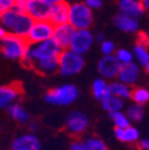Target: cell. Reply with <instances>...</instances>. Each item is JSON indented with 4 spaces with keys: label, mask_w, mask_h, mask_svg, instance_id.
Instances as JSON below:
<instances>
[{
    "label": "cell",
    "mask_w": 149,
    "mask_h": 150,
    "mask_svg": "<svg viewBox=\"0 0 149 150\" xmlns=\"http://www.w3.org/2000/svg\"><path fill=\"white\" fill-rule=\"evenodd\" d=\"M61 51L62 49L54 40L30 44L23 61L42 74H53L59 71V59Z\"/></svg>",
    "instance_id": "obj_1"
},
{
    "label": "cell",
    "mask_w": 149,
    "mask_h": 150,
    "mask_svg": "<svg viewBox=\"0 0 149 150\" xmlns=\"http://www.w3.org/2000/svg\"><path fill=\"white\" fill-rule=\"evenodd\" d=\"M33 19L25 12L17 8L0 13V23L3 24L7 33L16 35L26 38L30 29L33 24Z\"/></svg>",
    "instance_id": "obj_2"
},
{
    "label": "cell",
    "mask_w": 149,
    "mask_h": 150,
    "mask_svg": "<svg viewBox=\"0 0 149 150\" xmlns=\"http://www.w3.org/2000/svg\"><path fill=\"white\" fill-rule=\"evenodd\" d=\"M30 47V43L24 37L7 33L0 41V51L9 60H24V56Z\"/></svg>",
    "instance_id": "obj_3"
},
{
    "label": "cell",
    "mask_w": 149,
    "mask_h": 150,
    "mask_svg": "<svg viewBox=\"0 0 149 150\" xmlns=\"http://www.w3.org/2000/svg\"><path fill=\"white\" fill-rule=\"evenodd\" d=\"M79 98V88L73 83H65L62 86L50 89L45 94V101L53 106H69Z\"/></svg>",
    "instance_id": "obj_4"
},
{
    "label": "cell",
    "mask_w": 149,
    "mask_h": 150,
    "mask_svg": "<svg viewBox=\"0 0 149 150\" xmlns=\"http://www.w3.org/2000/svg\"><path fill=\"white\" fill-rule=\"evenodd\" d=\"M85 67L84 55H80L72 49H65L60 54L59 73L63 76H74Z\"/></svg>",
    "instance_id": "obj_5"
},
{
    "label": "cell",
    "mask_w": 149,
    "mask_h": 150,
    "mask_svg": "<svg viewBox=\"0 0 149 150\" xmlns=\"http://www.w3.org/2000/svg\"><path fill=\"white\" fill-rule=\"evenodd\" d=\"M75 30L89 29L93 23L92 10L85 3H74L69 7V22Z\"/></svg>",
    "instance_id": "obj_6"
},
{
    "label": "cell",
    "mask_w": 149,
    "mask_h": 150,
    "mask_svg": "<svg viewBox=\"0 0 149 150\" xmlns=\"http://www.w3.org/2000/svg\"><path fill=\"white\" fill-rule=\"evenodd\" d=\"M54 29L55 26L49 21H35L26 40L30 44H37L53 40Z\"/></svg>",
    "instance_id": "obj_7"
},
{
    "label": "cell",
    "mask_w": 149,
    "mask_h": 150,
    "mask_svg": "<svg viewBox=\"0 0 149 150\" xmlns=\"http://www.w3.org/2000/svg\"><path fill=\"white\" fill-rule=\"evenodd\" d=\"M89 124L88 116L82 111H72L66 118L65 125L69 134L72 135H81L87 130Z\"/></svg>",
    "instance_id": "obj_8"
},
{
    "label": "cell",
    "mask_w": 149,
    "mask_h": 150,
    "mask_svg": "<svg viewBox=\"0 0 149 150\" xmlns=\"http://www.w3.org/2000/svg\"><path fill=\"white\" fill-rule=\"evenodd\" d=\"M94 41H96V37L89 29L77 30L75 35L73 37V41H72L69 49H72L73 51H75L80 55H85L86 52L89 51Z\"/></svg>",
    "instance_id": "obj_9"
},
{
    "label": "cell",
    "mask_w": 149,
    "mask_h": 150,
    "mask_svg": "<svg viewBox=\"0 0 149 150\" xmlns=\"http://www.w3.org/2000/svg\"><path fill=\"white\" fill-rule=\"evenodd\" d=\"M119 68H121V63L115 55H103V57L99 60L97 66L100 78H104L105 80L117 79Z\"/></svg>",
    "instance_id": "obj_10"
},
{
    "label": "cell",
    "mask_w": 149,
    "mask_h": 150,
    "mask_svg": "<svg viewBox=\"0 0 149 150\" xmlns=\"http://www.w3.org/2000/svg\"><path fill=\"white\" fill-rule=\"evenodd\" d=\"M141 78V66L137 62H131L126 64H121L117 80L129 85V86H135Z\"/></svg>",
    "instance_id": "obj_11"
},
{
    "label": "cell",
    "mask_w": 149,
    "mask_h": 150,
    "mask_svg": "<svg viewBox=\"0 0 149 150\" xmlns=\"http://www.w3.org/2000/svg\"><path fill=\"white\" fill-rule=\"evenodd\" d=\"M75 29H74L69 23L62 24L59 26H55L54 29V35H53V40L56 42V44L62 49H69L73 37L75 35Z\"/></svg>",
    "instance_id": "obj_12"
},
{
    "label": "cell",
    "mask_w": 149,
    "mask_h": 150,
    "mask_svg": "<svg viewBox=\"0 0 149 150\" xmlns=\"http://www.w3.org/2000/svg\"><path fill=\"white\" fill-rule=\"evenodd\" d=\"M12 150H41V141L33 132L17 136L11 143Z\"/></svg>",
    "instance_id": "obj_13"
},
{
    "label": "cell",
    "mask_w": 149,
    "mask_h": 150,
    "mask_svg": "<svg viewBox=\"0 0 149 150\" xmlns=\"http://www.w3.org/2000/svg\"><path fill=\"white\" fill-rule=\"evenodd\" d=\"M69 7L70 5L67 4L65 0L59 4L53 5L49 14V22L54 26L67 24L69 22Z\"/></svg>",
    "instance_id": "obj_14"
},
{
    "label": "cell",
    "mask_w": 149,
    "mask_h": 150,
    "mask_svg": "<svg viewBox=\"0 0 149 150\" xmlns=\"http://www.w3.org/2000/svg\"><path fill=\"white\" fill-rule=\"evenodd\" d=\"M51 6L41 1V0H31L25 12L33 21H49Z\"/></svg>",
    "instance_id": "obj_15"
},
{
    "label": "cell",
    "mask_w": 149,
    "mask_h": 150,
    "mask_svg": "<svg viewBox=\"0 0 149 150\" xmlns=\"http://www.w3.org/2000/svg\"><path fill=\"white\" fill-rule=\"evenodd\" d=\"M21 96V89L17 85H0V108H7L16 104Z\"/></svg>",
    "instance_id": "obj_16"
},
{
    "label": "cell",
    "mask_w": 149,
    "mask_h": 150,
    "mask_svg": "<svg viewBox=\"0 0 149 150\" xmlns=\"http://www.w3.org/2000/svg\"><path fill=\"white\" fill-rule=\"evenodd\" d=\"M118 7H119V13L130 16L133 18H136V19H140L145 13L141 0H119Z\"/></svg>",
    "instance_id": "obj_17"
},
{
    "label": "cell",
    "mask_w": 149,
    "mask_h": 150,
    "mask_svg": "<svg viewBox=\"0 0 149 150\" xmlns=\"http://www.w3.org/2000/svg\"><path fill=\"white\" fill-rule=\"evenodd\" d=\"M114 24L118 30L123 32H128V33L137 32L140 29L138 19L130 17V16H126V14H123V13H118L115 17Z\"/></svg>",
    "instance_id": "obj_18"
},
{
    "label": "cell",
    "mask_w": 149,
    "mask_h": 150,
    "mask_svg": "<svg viewBox=\"0 0 149 150\" xmlns=\"http://www.w3.org/2000/svg\"><path fill=\"white\" fill-rule=\"evenodd\" d=\"M115 136L119 142L123 143H138L140 141V131L135 126H126L122 129H115Z\"/></svg>",
    "instance_id": "obj_19"
},
{
    "label": "cell",
    "mask_w": 149,
    "mask_h": 150,
    "mask_svg": "<svg viewBox=\"0 0 149 150\" xmlns=\"http://www.w3.org/2000/svg\"><path fill=\"white\" fill-rule=\"evenodd\" d=\"M92 94L97 100L100 103L106 99L111 93H110V82L105 80L104 78H98L93 81L92 83Z\"/></svg>",
    "instance_id": "obj_20"
},
{
    "label": "cell",
    "mask_w": 149,
    "mask_h": 150,
    "mask_svg": "<svg viewBox=\"0 0 149 150\" xmlns=\"http://www.w3.org/2000/svg\"><path fill=\"white\" fill-rule=\"evenodd\" d=\"M110 93L115 97H118L123 100L125 99H131V93L133 88L131 86H129L119 80H112L110 82Z\"/></svg>",
    "instance_id": "obj_21"
},
{
    "label": "cell",
    "mask_w": 149,
    "mask_h": 150,
    "mask_svg": "<svg viewBox=\"0 0 149 150\" xmlns=\"http://www.w3.org/2000/svg\"><path fill=\"white\" fill-rule=\"evenodd\" d=\"M6 110H7L9 116H10L13 120L21 123V124H28V123H30L31 116H30V113H29V112H28L21 104H17V103H16V104H12V105H11L10 107H7Z\"/></svg>",
    "instance_id": "obj_22"
},
{
    "label": "cell",
    "mask_w": 149,
    "mask_h": 150,
    "mask_svg": "<svg viewBox=\"0 0 149 150\" xmlns=\"http://www.w3.org/2000/svg\"><path fill=\"white\" fill-rule=\"evenodd\" d=\"M133 54L135 61L143 68H145L149 64V47L145 44L136 43L133 49Z\"/></svg>",
    "instance_id": "obj_23"
},
{
    "label": "cell",
    "mask_w": 149,
    "mask_h": 150,
    "mask_svg": "<svg viewBox=\"0 0 149 150\" xmlns=\"http://www.w3.org/2000/svg\"><path fill=\"white\" fill-rule=\"evenodd\" d=\"M101 106L106 112H109V115H110V113H114V112L123 111L124 100L118 98V97H115L112 94H110L106 99H104L101 101Z\"/></svg>",
    "instance_id": "obj_24"
},
{
    "label": "cell",
    "mask_w": 149,
    "mask_h": 150,
    "mask_svg": "<svg viewBox=\"0 0 149 150\" xmlns=\"http://www.w3.org/2000/svg\"><path fill=\"white\" fill-rule=\"evenodd\" d=\"M110 118L112 120L116 129H122V127H126V126L131 125V120L129 119L126 112H123V111L110 113Z\"/></svg>",
    "instance_id": "obj_25"
},
{
    "label": "cell",
    "mask_w": 149,
    "mask_h": 150,
    "mask_svg": "<svg viewBox=\"0 0 149 150\" xmlns=\"http://www.w3.org/2000/svg\"><path fill=\"white\" fill-rule=\"evenodd\" d=\"M131 99L135 104L138 105H145L149 103V89L147 87H136L133 88L131 93Z\"/></svg>",
    "instance_id": "obj_26"
},
{
    "label": "cell",
    "mask_w": 149,
    "mask_h": 150,
    "mask_svg": "<svg viewBox=\"0 0 149 150\" xmlns=\"http://www.w3.org/2000/svg\"><path fill=\"white\" fill-rule=\"evenodd\" d=\"M126 115L129 117V119L134 122V123H138L143 119L144 117V110H143V106L142 105H138V104H133L130 105L126 110Z\"/></svg>",
    "instance_id": "obj_27"
},
{
    "label": "cell",
    "mask_w": 149,
    "mask_h": 150,
    "mask_svg": "<svg viewBox=\"0 0 149 150\" xmlns=\"http://www.w3.org/2000/svg\"><path fill=\"white\" fill-rule=\"evenodd\" d=\"M115 56L117 57V60L119 61L121 64H126V63H131L135 61L133 50H129L125 48H121L118 50H116Z\"/></svg>",
    "instance_id": "obj_28"
},
{
    "label": "cell",
    "mask_w": 149,
    "mask_h": 150,
    "mask_svg": "<svg viewBox=\"0 0 149 150\" xmlns=\"http://www.w3.org/2000/svg\"><path fill=\"white\" fill-rule=\"evenodd\" d=\"M100 50H101L103 55H114L116 52V44L112 41L105 40L100 44Z\"/></svg>",
    "instance_id": "obj_29"
},
{
    "label": "cell",
    "mask_w": 149,
    "mask_h": 150,
    "mask_svg": "<svg viewBox=\"0 0 149 150\" xmlns=\"http://www.w3.org/2000/svg\"><path fill=\"white\" fill-rule=\"evenodd\" d=\"M16 7L14 0H0V13L10 11Z\"/></svg>",
    "instance_id": "obj_30"
},
{
    "label": "cell",
    "mask_w": 149,
    "mask_h": 150,
    "mask_svg": "<svg viewBox=\"0 0 149 150\" xmlns=\"http://www.w3.org/2000/svg\"><path fill=\"white\" fill-rule=\"evenodd\" d=\"M69 150H92L91 146L84 141H75L70 144V149Z\"/></svg>",
    "instance_id": "obj_31"
},
{
    "label": "cell",
    "mask_w": 149,
    "mask_h": 150,
    "mask_svg": "<svg viewBox=\"0 0 149 150\" xmlns=\"http://www.w3.org/2000/svg\"><path fill=\"white\" fill-rule=\"evenodd\" d=\"M92 11L93 10H99L103 6V0H85L84 1Z\"/></svg>",
    "instance_id": "obj_32"
},
{
    "label": "cell",
    "mask_w": 149,
    "mask_h": 150,
    "mask_svg": "<svg viewBox=\"0 0 149 150\" xmlns=\"http://www.w3.org/2000/svg\"><path fill=\"white\" fill-rule=\"evenodd\" d=\"M30 1L31 0H14V3H16V7L14 8L21 10V11H25Z\"/></svg>",
    "instance_id": "obj_33"
},
{
    "label": "cell",
    "mask_w": 149,
    "mask_h": 150,
    "mask_svg": "<svg viewBox=\"0 0 149 150\" xmlns=\"http://www.w3.org/2000/svg\"><path fill=\"white\" fill-rule=\"evenodd\" d=\"M136 43H141V44H145L149 47V35L144 33V32H140L137 35V42Z\"/></svg>",
    "instance_id": "obj_34"
},
{
    "label": "cell",
    "mask_w": 149,
    "mask_h": 150,
    "mask_svg": "<svg viewBox=\"0 0 149 150\" xmlns=\"http://www.w3.org/2000/svg\"><path fill=\"white\" fill-rule=\"evenodd\" d=\"M138 148H140V150H149V138L140 139L138 141Z\"/></svg>",
    "instance_id": "obj_35"
},
{
    "label": "cell",
    "mask_w": 149,
    "mask_h": 150,
    "mask_svg": "<svg viewBox=\"0 0 149 150\" xmlns=\"http://www.w3.org/2000/svg\"><path fill=\"white\" fill-rule=\"evenodd\" d=\"M94 37H96V41H97L99 44H101V43H103V42L106 40V38H105V35H104L103 32H99V33H97Z\"/></svg>",
    "instance_id": "obj_36"
},
{
    "label": "cell",
    "mask_w": 149,
    "mask_h": 150,
    "mask_svg": "<svg viewBox=\"0 0 149 150\" xmlns=\"http://www.w3.org/2000/svg\"><path fill=\"white\" fill-rule=\"evenodd\" d=\"M41 1H43V3H45L48 5H50V6H53L55 4H59V3L63 1V0H41Z\"/></svg>",
    "instance_id": "obj_37"
},
{
    "label": "cell",
    "mask_w": 149,
    "mask_h": 150,
    "mask_svg": "<svg viewBox=\"0 0 149 150\" xmlns=\"http://www.w3.org/2000/svg\"><path fill=\"white\" fill-rule=\"evenodd\" d=\"M7 35V32H6V30H5V28L3 26V24L0 23V41H1L4 37Z\"/></svg>",
    "instance_id": "obj_38"
},
{
    "label": "cell",
    "mask_w": 149,
    "mask_h": 150,
    "mask_svg": "<svg viewBox=\"0 0 149 150\" xmlns=\"http://www.w3.org/2000/svg\"><path fill=\"white\" fill-rule=\"evenodd\" d=\"M142 1V5L144 7V11L149 13V0H141Z\"/></svg>",
    "instance_id": "obj_39"
},
{
    "label": "cell",
    "mask_w": 149,
    "mask_h": 150,
    "mask_svg": "<svg viewBox=\"0 0 149 150\" xmlns=\"http://www.w3.org/2000/svg\"><path fill=\"white\" fill-rule=\"evenodd\" d=\"M29 124H30V123H29ZM36 129H37V125L33 124V123H31V124H30V131H31V132H35Z\"/></svg>",
    "instance_id": "obj_40"
},
{
    "label": "cell",
    "mask_w": 149,
    "mask_h": 150,
    "mask_svg": "<svg viewBox=\"0 0 149 150\" xmlns=\"http://www.w3.org/2000/svg\"><path fill=\"white\" fill-rule=\"evenodd\" d=\"M144 69H145V73L148 74V76H149V64H148V66H147V67H145Z\"/></svg>",
    "instance_id": "obj_41"
}]
</instances>
